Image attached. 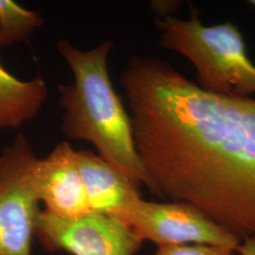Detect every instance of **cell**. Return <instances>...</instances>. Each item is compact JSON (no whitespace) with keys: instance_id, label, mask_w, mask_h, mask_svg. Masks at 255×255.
<instances>
[{"instance_id":"obj_1","label":"cell","mask_w":255,"mask_h":255,"mask_svg":"<svg viewBox=\"0 0 255 255\" xmlns=\"http://www.w3.org/2000/svg\"><path fill=\"white\" fill-rule=\"evenodd\" d=\"M120 82L146 187L255 237V99L204 91L156 57H131Z\"/></svg>"},{"instance_id":"obj_2","label":"cell","mask_w":255,"mask_h":255,"mask_svg":"<svg viewBox=\"0 0 255 255\" xmlns=\"http://www.w3.org/2000/svg\"><path fill=\"white\" fill-rule=\"evenodd\" d=\"M114 43L104 41L82 50L66 39L57 49L73 74L71 84H59V106L64 111L62 131L68 140L86 141L103 160L137 184L147 186L145 170L134 147L130 119L114 88L108 57Z\"/></svg>"},{"instance_id":"obj_3","label":"cell","mask_w":255,"mask_h":255,"mask_svg":"<svg viewBox=\"0 0 255 255\" xmlns=\"http://www.w3.org/2000/svg\"><path fill=\"white\" fill-rule=\"evenodd\" d=\"M154 26L160 46L190 62L202 90L227 98L255 94V64L237 25L225 22L206 26L192 10L189 19L155 18Z\"/></svg>"},{"instance_id":"obj_4","label":"cell","mask_w":255,"mask_h":255,"mask_svg":"<svg viewBox=\"0 0 255 255\" xmlns=\"http://www.w3.org/2000/svg\"><path fill=\"white\" fill-rule=\"evenodd\" d=\"M38 160L22 133L0 154V255H30L40 213Z\"/></svg>"},{"instance_id":"obj_5","label":"cell","mask_w":255,"mask_h":255,"mask_svg":"<svg viewBox=\"0 0 255 255\" xmlns=\"http://www.w3.org/2000/svg\"><path fill=\"white\" fill-rule=\"evenodd\" d=\"M117 219L125 222L143 241H152L158 247L203 244L236 253L241 242L201 210L182 201L153 202L140 199Z\"/></svg>"},{"instance_id":"obj_6","label":"cell","mask_w":255,"mask_h":255,"mask_svg":"<svg viewBox=\"0 0 255 255\" xmlns=\"http://www.w3.org/2000/svg\"><path fill=\"white\" fill-rule=\"evenodd\" d=\"M34 236L47 251L72 255H134L144 242L122 220L92 212L72 220L40 211Z\"/></svg>"},{"instance_id":"obj_7","label":"cell","mask_w":255,"mask_h":255,"mask_svg":"<svg viewBox=\"0 0 255 255\" xmlns=\"http://www.w3.org/2000/svg\"><path fill=\"white\" fill-rule=\"evenodd\" d=\"M37 189L46 211L58 218L78 219L91 213L76 159L68 141L58 144L38 160Z\"/></svg>"},{"instance_id":"obj_8","label":"cell","mask_w":255,"mask_h":255,"mask_svg":"<svg viewBox=\"0 0 255 255\" xmlns=\"http://www.w3.org/2000/svg\"><path fill=\"white\" fill-rule=\"evenodd\" d=\"M76 159L92 213L118 218L142 199L140 185L100 155L76 150Z\"/></svg>"},{"instance_id":"obj_9","label":"cell","mask_w":255,"mask_h":255,"mask_svg":"<svg viewBox=\"0 0 255 255\" xmlns=\"http://www.w3.org/2000/svg\"><path fill=\"white\" fill-rule=\"evenodd\" d=\"M47 98L42 77L22 81L0 64V130L17 128L36 119Z\"/></svg>"},{"instance_id":"obj_10","label":"cell","mask_w":255,"mask_h":255,"mask_svg":"<svg viewBox=\"0 0 255 255\" xmlns=\"http://www.w3.org/2000/svg\"><path fill=\"white\" fill-rule=\"evenodd\" d=\"M44 23L36 11L25 9L13 0H0V46L28 42Z\"/></svg>"},{"instance_id":"obj_11","label":"cell","mask_w":255,"mask_h":255,"mask_svg":"<svg viewBox=\"0 0 255 255\" xmlns=\"http://www.w3.org/2000/svg\"><path fill=\"white\" fill-rule=\"evenodd\" d=\"M235 252L223 247L184 244L159 246L153 255H234Z\"/></svg>"},{"instance_id":"obj_12","label":"cell","mask_w":255,"mask_h":255,"mask_svg":"<svg viewBox=\"0 0 255 255\" xmlns=\"http://www.w3.org/2000/svg\"><path fill=\"white\" fill-rule=\"evenodd\" d=\"M182 6V1L178 0H152L149 2V8L157 14L156 18H165L174 16Z\"/></svg>"},{"instance_id":"obj_13","label":"cell","mask_w":255,"mask_h":255,"mask_svg":"<svg viewBox=\"0 0 255 255\" xmlns=\"http://www.w3.org/2000/svg\"><path fill=\"white\" fill-rule=\"evenodd\" d=\"M236 253L240 255H255V237L241 240Z\"/></svg>"},{"instance_id":"obj_14","label":"cell","mask_w":255,"mask_h":255,"mask_svg":"<svg viewBox=\"0 0 255 255\" xmlns=\"http://www.w3.org/2000/svg\"><path fill=\"white\" fill-rule=\"evenodd\" d=\"M248 3L255 8V0H250Z\"/></svg>"}]
</instances>
